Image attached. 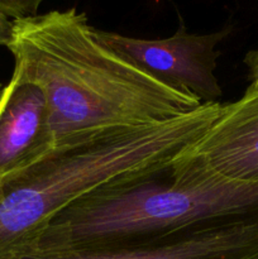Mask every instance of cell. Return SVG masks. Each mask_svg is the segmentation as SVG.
<instances>
[{
    "label": "cell",
    "mask_w": 258,
    "mask_h": 259,
    "mask_svg": "<svg viewBox=\"0 0 258 259\" xmlns=\"http://www.w3.org/2000/svg\"><path fill=\"white\" fill-rule=\"evenodd\" d=\"M8 48L12 78L45 94L56 148L103 132L164 123L202 105L101 42L76 8L14 20Z\"/></svg>",
    "instance_id": "6da1fadb"
},
{
    "label": "cell",
    "mask_w": 258,
    "mask_h": 259,
    "mask_svg": "<svg viewBox=\"0 0 258 259\" xmlns=\"http://www.w3.org/2000/svg\"><path fill=\"white\" fill-rule=\"evenodd\" d=\"M255 223L258 182L222 179L177 156L167 168L85 195L14 254L153 244L210 228Z\"/></svg>",
    "instance_id": "7a4b0ae2"
},
{
    "label": "cell",
    "mask_w": 258,
    "mask_h": 259,
    "mask_svg": "<svg viewBox=\"0 0 258 259\" xmlns=\"http://www.w3.org/2000/svg\"><path fill=\"white\" fill-rule=\"evenodd\" d=\"M222 103L168 121L103 132L57 147L34 166L0 181V259L29 244L62 210L129 177L167 168L204 136Z\"/></svg>",
    "instance_id": "3957f363"
},
{
    "label": "cell",
    "mask_w": 258,
    "mask_h": 259,
    "mask_svg": "<svg viewBox=\"0 0 258 259\" xmlns=\"http://www.w3.org/2000/svg\"><path fill=\"white\" fill-rule=\"evenodd\" d=\"M230 28L206 34L189 33L184 20L172 37L143 39L96 29L101 42L168 88L195 96L201 104L220 103L222 88L215 68L217 46Z\"/></svg>",
    "instance_id": "277c9868"
},
{
    "label": "cell",
    "mask_w": 258,
    "mask_h": 259,
    "mask_svg": "<svg viewBox=\"0 0 258 259\" xmlns=\"http://www.w3.org/2000/svg\"><path fill=\"white\" fill-rule=\"evenodd\" d=\"M179 158L222 179L258 182V93L222 104L214 123Z\"/></svg>",
    "instance_id": "5b68a950"
},
{
    "label": "cell",
    "mask_w": 258,
    "mask_h": 259,
    "mask_svg": "<svg viewBox=\"0 0 258 259\" xmlns=\"http://www.w3.org/2000/svg\"><path fill=\"white\" fill-rule=\"evenodd\" d=\"M7 259H258V223L210 228L153 244L53 253L25 250Z\"/></svg>",
    "instance_id": "8992f818"
},
{
    "label": "cell",
    "mask_w": 258,
    "mask_h": 259,
    "mask_svg": "<svg viewBox=\"0 0 258 259\" xmlns=\"http://www.w3.org/2000/svg\"><path fill=\"white\" fill-rule=\"evenodd\" d=\"M55 149L43 91L12 78L0 94V181L34 166Z\"/></svg>",
    "instance_id": "52a82bcc"
},
{
    "label": "cell",
    "mask_w": 258,
    "mask_h": 259,
    "mask_svg": "<svg viewBox=\"0 0 258 259\" xmlns=\"http://www.w3.org/2000/svg\"><path fill=\"white\" fill-rule=\"evenodd\" d=\"M40 3V0H0V13L10 20L35 17Z\"/></svg>",
    "instance_id": "ba28073f"
},
{
    "label": "cell",
    "mask_w": 258,
    "mask_h": 259,
    "mask_svg": "<svg viewBox=\"0 0 258 259\" xmlns=\"http://www.w3.org/2000/svg\"><path fill=\"white\" fill-rule=\"evenodd\" d=\"M245 66L249 70L250 83L247 88V93H258V50H252L245 55Z\"/></svg>",
    "instance_id": "9c48e42d"
},
{
    "label": "cell",
    "mask_w": 258,
    "mask_h": 259,
    "mask_svg": "<svg viewBox=\"0 0 258 259\" xmlns=\"http://www.w3.org/2000/svg\"><path fill=\"white\" fill-rule=\"evenodd\" d=\"M14 33V20L0 13V46H9Z\"/></svg>",
    "instance_id": "30bf717a"
},
{
    "label": "cell",
    "mask_w": 258,
    "mask_h": 259,
    "mask_svg": "<svg viewBox=\"0 0 258 259\" xmlns=\"http://www.w3.org/2000/svg\"><path fill=\"white\" fill-rule=\"evenodd\" d=\"M0 94H2V91H0Z\"/></svg>",
    "instance_id": "8fae6325"
}]
</instances>
